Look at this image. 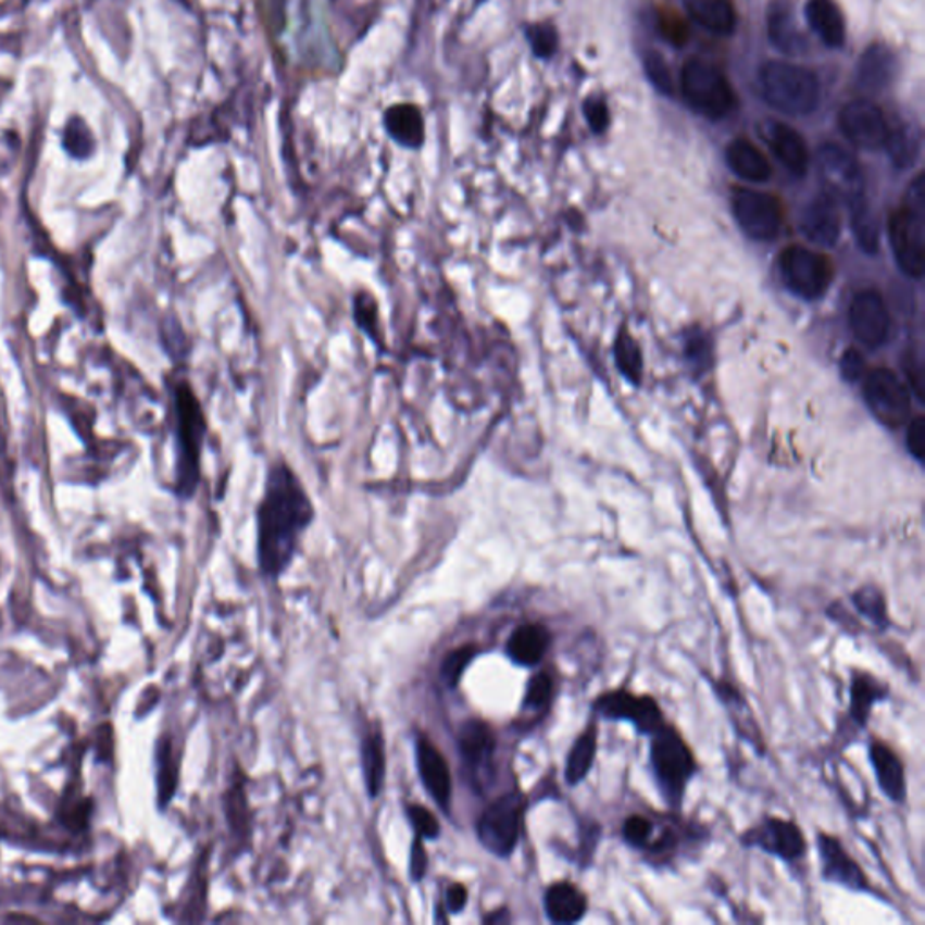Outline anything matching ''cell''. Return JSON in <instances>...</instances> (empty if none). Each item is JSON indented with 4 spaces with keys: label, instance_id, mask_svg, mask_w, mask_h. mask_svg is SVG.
I'll return each instance as SVG.
<instances>
[{
    "label": "cell",
    "instance_id": "50",
    "mask_svg": "<svg viewBox=\"0 0 925 925\" xmlns=\"http://www.w3.org/2000/svg\"><path fill=\"white\" fill-rule=\"evenodd\" d=\"M466 900H468V895H466L465 886H461V884H455L447 891V904H449L450 913H460L465 908Z\"/></svg>",
    "mask_w": 925,
    "mask_h": 925
},
{
    "label": "cell",
    "instance_id": "26",
    "mask_svg": "<svg viewBox=\"0 0 925 925\" xmlns=\"http://www.w3.org/2000/svg\"><path fill=\"white\" fill-rule=\"evenodd\" d=\"M551 632L545 624L528 622L515 627L507 642V654L512 662L523 667H535L545 660L551 648Z\"/></svg>",
    "mask_w": 925,
    "mask_h": 925
},
{
    "label": "cell",
    "instance_id": "12",
    "mask_svg": "<svg viewBox=\"0 0 925 925\" xmlns=\"http://www.w3.org/2000/svg\"><path fill=\"white\" fill-rule=\"evenodd\" d=\"M850 701H848V712L842 717L840 723L839 743L850 745L851 739H855L857 734L864 733L867 728V723L872 720L873 709L878 703H884L891 695L888 682L878 678L877 674L864 668H851Z\"/></svg>",
    "mask_w": 925,
    "mask_h": 925
},
{
    "label": "cell",
    "instance_id": "40",
    "mask_svg": "<svg viewBox=\"0 0 925 925\" xmlns=\"http://www.w3.org/2000/svg\"><path fill=\"white\" fill-rule=\"evenodd\" d=\"M886 149L889 150L895 165L908 166L915 161L916 152H918V139H916L913 130L900 129L897 133L891 130Z\"/></svg>",
    "mask_w": 925,
    "mask_h": 925
},
{
    "label": "cell",
    "instance_id": "17",
    "mask_svg": "<svg viewBox=\"0 0 925 925\" xmlns=\"http://www.w3.org/2000/svg\"><path fill=\"white\" fill-rule=\"evenodd\" d=\"M840 130L859 149L878 150L888 143L889 129L883 109L867 100H855L842 108Z\"/></svg>",
    "mask_w": 925,
    "mask_h": 925
},
{
    "label": "cell",
    "instance_id": "44",
    "mask_svg": "<svg viewBox=\"0 0 925 925\" xmlns=\"http://www.w3.org/2000/svg\"><path fill=\"white\" fill-rule=\"evenodd\" d=\"M840 373L848 382L861 380L866 375V360L857 349H848L840 359Z\"/></svg>",
    "mask_w": 925,
    "mask_h": 925
},
{
    "label": "cell",
    "instance_id": "24",
    "mask_svg": "<svg viewBox=\"0 0 925 925\" xmlns=\"http://www.w3.org/2000/svg\"><path fill=\"white\" fill-rule=\"evenodd\" d=\"M545 913L551 924L572 925L588 915L589 899L572 880H557L545 891Z\"/></svg>",
    "mask_w": 925,
    "mask_h": 925
},
{
    "label": "cell",
    "instance_id": "41",
    "mask_svg": "<svg viewBox=\"0 0 925 925\" xmlns=\"http://www.w3.org/2000/svg\"><path fill=\"white\" fill-rule=\"evenodd\" d=\"M476 654V646H463V648L454 649L452 653L447 654L443 663H441V678H443L445 684L449 687H455L460 684L461 676Z\"/></svg>",
    "mask_w": 925,
    "mask_h": 925
},
{
    "label": "cell",
    "instance_id": "37",
    "mask_svg": "<svg viewBox=\"0 0 925 925\" xmlns=\"http://www.w3.org/2000/svg\"><path fill=\"white\" fill-rule=\"evenodd\" d=\"M654 832V812L632 813L622 821L621 839L629 850L640 851L646 848Z\"/></svg>",
    "mask_w": 925,
    "mask_h": 925
},
{
    "label": "cell",
    "instance_id": "9",
    "mask_svg": "<svg viewBox=\"0 0 925 925\" xmlns=\"http://www.w3.org/2000/svg\"><path fill=\"white\" fill-rule=\"evenodd\" d=\"M526 801L521 792L504 793L483 812L477 823V835L490 853L509 859L520 845Z\"/></svg>",
    "mask_w": 925,
    "mask_h": 925
},
{
    "label": "cell",
    "instance_id": "23",
    "mask_svg": "<svg viewBox=\"0 0 925 925\" xmlns=\"http://www.w3.org/2000/svg\"><path fill=\"white\" fill-rule=\"evenodd\" d=\"M416 763L423 787L427 788L434 801L438 802L445 812H449L452 796L449 765L443 754L425 736L416 741Z\"/></svg>",
    "mask_w": 925,
    "mask_h": 925
},
{
    "label": "cell",
    "instance_id": "33",
    "mask_svg": "<svg viewBox=\"0 0 925 925\" xmlns=\"http://www.w3.org/2000/svg\"><path fill=\"white\" fill-rule=\"evenodd\" d=\"M458 745H460L461 755L465 758L468 765L474 768L490 765L496 739L487 723L466 722L458 733Z\"/></svg>",
    "mask_w": 925,
    "mask_h": 925
},
{
    "label": "cell",
    "instance_id": "43",
    "mask_svg": "<svg viewBox=\"0 0 925 925\" xmlns=\"http://www.w3.org/2000/svg\"><path fill=\"white\" fill-rule=\"evenodd\" d=\"M409 817H411L417 837L422 839L434 840L439 835L438 818L434 817L433 813L425 810L423 807H409Z\"/></svg>",
    "mask_w": 925,
    "mask_h": 925
},
{
    "label": "cell",
    "instance_id": "36",
    "mask_svg": "<svg viewBox=\"0 0 925 925\" xmlns=\"http://www.w3.org/2000/svg\"><path fill=\"white\" fill-rule=\"evenodd\" d=\"M615 359L622 375L633 384H638L642 378V357L638 343L626 329H621L616 337Z\"/></svg>",
    "mask_w": 925,
    "mask_h": 925
},
{
    "label": "cell",
    "instance_id": "47",
    "mask_svg": "<svg viewBox=\"0 0 925 925\" xmlns=\"http://www.w3.org/2000/svg\"><path fill=\"white\" fill-rule=\"evenodd\" d=\"M646 65H648L649 78L653 80L654 86L662 91L671 92V76H668L667 65L663 64L662 57L649 54Z\"/></svg>",
    "mask_w": 925,
    "mask_h": 925
},
{
    "label": "cell",
    "instance_id": "27",
    "mask_svg": "<svg viewBox=\"0 0 925 925\" xmlns=\"http://www.w3.org/2000/svg\"><path fill=\"white\" fill-rule=\"evenodd\" d=\"M765 136L771 149L774 150V154L777 155V160L782 161L788 171L796 176L807 174L810 154H808L807 143H804L801 134L793 130L790 125L772 122Z\"/></svg>",
    "mask_w": 925,
    "mask_h": 925
},
{
    "label": "cell",
    "instance_id": "25",
    "mask_svg": "<svg viewBox=\"0 0 925 925\" xmlns=\"http://www.w3.org/2000/svg\"><path fill=\"white\" fill-rule=\"evenodd\" d=\"M599 717L593 714L567 752L566 765H564V779H566L567 787L583 785L593 771L597 752H599Z\"/></svg>",
    "mask_w": 925,
    "mask_h": 925
},
{
    "label": "cell",
    "instance_id": "31",
    "mask_svg": "<svg viewBox=\"0 0 925 925\" xmlns=\"http://www.w3.org/2000/svg\"><path fill=\"white\" fill-rule=\"evenodd\" d=\"M807 21L829 48H840L845 43V18L834 0H808Z\"/></svg>",
    "mask_w": 925,
    "mask_h": 925
},
{
    "label": "cell",
    "instance_id": "38",
    "mask_svg": "<svg viewBox=\"0 0 925 925\" xmlns=\"http://www.w3.org/2000/svg\"><path fill=\"white\" fill-rule=\"evenodd\" d=\"M553 696H555V678L548 671H540L529 678L523 709L532 712L546 711L550 709Z\"/></svg>",
    "mask_w": 925,
    "mask_h": 925
},
{
    "label": "cell",
    "instance_id": "5",
    "mask_svg": "<svg viewBox=\"0 0 925 925\" xmlns=\"http://www.w3.org/2000/svg\"><path fill=\"white\" fill-rule=\"evenodd\" d=\"M711 832L703 824L682 817V812H654V832L638 855L653 867H671L700 851Z\"/></svg>",
    "mask_w": 925,
    "mask_h": 925
},
{
    "label": "cell",
    "instance_id": "34",
    "mask_svg": "<svg viewBox=\"0 0 925 925\" xmlns=\"http://www.w3.org/2000/svg\"><path fill=\"white\" fill-rule=\"evenodd\" d=\"M850 600L857 613L866 618L873 627H877L878 632H888L889 627L893 626L889 616L888 599L877 584H862L861 588L850 595Z\"/></svg>",
    "mask_w": 925,
    "mask_h": 925
},
{
    "label": "cell",
    "instance_id": "4",
    "mask_svg": "<svg viewBox=\"0 0 925 925\" xmlns=\"http://www.w3.org/2000/svg\"><path fill=\"white\" fill-rule=\"evenodd\" d=\"M760 78L766 102L779 113L804 116L818 105L817 76L802 65L774 60L763 65Z\"/></svg>",
    "mask_w": 925,
    "mask_h": 925
},
{
    "label": "cell",
    "instance_id": "21",
    "mask_svg": "<svg viewBox=\"0 0 925 925\" xmlns=\"http://www.w3.org/2000/svg\"><path fill=\"white\" fill-rule=\"evenodd\" d=\"M382 124L387 136L401 149L420 150L427 141L425 116L414 102L392 103L384 111Z\"/></svg>",
    "mask_w": 925,
    "mask_h": 925
},
{
    "label": "cell",
    "instance_id": "35",
    "mask_svg": "<svg viewBox=\"0 0 925 925\" xmlns=\"http://www.w3.org/2000/svg\"><path fill=\"white\" fill-rule=\"evenodd\" d=\"M362 766H364L365 785L371 797H378L382 782L386 777V754H384V738L382 734L370 733L362 745Z\"/></svg>",
    "mask_w": 925,
    "mask_h": 925
},
{
    "label": "cell",
    "instance_id": "15",
    "mask_svg": "<svg viewBox=\"0 0 925 925\" xmlns=\"http://www.w3.org/2000/svg\"><path fill=\"white\" fill-rule=\"evenodd\" d=\"M815 848L824 883L835 884L855 893H875L864 867L846 850L845 842L839 837L818 829L815 835Z\"/></svg>",
    "mask_w": 925,
    "mask_h": 925
},
{
    "label": "cell",
    "instance_id": "6",
    "mask_svg": "<svg viewBox=\"0 0 925 925\" xmlns=\"http://www.w3.org/2000/svg\"><path fill=\"white\" fill-rule=\"evenodd\" d=\"M682 92L696 113L709 120H722L736 108V95L717 65L692 59L682 73Z\"/></svg>",
    "mask_w": 925,
    "mask_h": 925
},
{
    "label": "cell",
    "instance_id": "22",
    "mask_svg": "<svg viewBox=\"0 0 925 925\" xmlns=\"http://www.w3.org/2000/svg\"><path fill=\"white\" fill-rule=\"evenodd\" d=\"M711 685L717 700L725 707L736 733L747 739V743L752 745L758 754L765 755V738L761 734L760 725L755 723L754 712L750 709L747 698L736 689V685L728 684L727 679H711Z\"/></svg>",
    "mask_w": 925,
    "mask_h": 925
},
{
    "label": "cell",
    "instance_id": "29",
    "mask_svg": "<svg viewBox=\"0 0 925 925\" xmlns=\"http://www.w3.org/2000/svg\"><path fill=\"white\" fill-rule=\"evenodd\" d=\"M897 73L895 54L886 46H872L862 54L857 84L867 92H880L891 84Z\"/></svg>",
    "mask_w": 925,
    "mask_h": 925
},
{
    "label": "cell",
    "instance_id": "51",
    "mask_svg": "<svg viewBox=\"0 0 925 925\" xmlns=\"http://www.w3.org/2000/svg\"><path fill=\"white\" fill-rule=\"evenodd\" d=\"M485 922H490V924H492V922L493 924H496V922H510L509 911H496L493 915L487 916Z\"/></svg>",
    "mask_w": 925,
    "mask_h": 925
},
{
    "label": "cell",
    "instance_id": "14",
    "mask_svg": "<svg viewBox=\"0 0 925 925\" xmlns=\"http://www.w3.org/2000/svg\"><path fill=\"white\" fill-rule=\"evenodd\" d=\"M734 217L739 228L754 241H774L783 228L782 201L772 193L738 188L733 196Z\"/></svg>",
    "mask_w": 925,
    "mask_h": 925
},
{
    "label": "cell",
    "instance_id": "42",
    "mask_svg": "<svg viewBox=\"0 0 925 925\" xmlns=\"http://www.w3.org/2000/svg\"><path fill=\"white\" fill-rule=\"evenodd\" d=\"M160 801L161 807H165L166 802L171 801L172 793L176 790L177 771L172 760L171 741L163 743L160 754Z\"/></svg>",
    "mask_w": 925,
    "mask_h": 925
},
{
    "label": "cell",
    "instance_id": "52",
    "mask_svg": "<svg viewBox=\"0 0 925 925\" xmlns=\"http://www.w3.org/2000/svg\"><path fill=\"white\" fill-rule=\"evenodd\" d=\"M483 2H487V0H474V4L482 5Z\"/></svg>",
    "mask_w": 925,
    "mask_h": 925
},
{
    "label": "cell",
    "instance_id": "3",
    "mask_svg": "<svg viewBox=\"0 0 925 925\" xmlns=\"http://www.w3.org/2000/svg\"><path fill=\"white\" fill-rule=\"evenodd\" d=\"M889 242L900 270L910 277H922L925 266V176L911 183L904 201L889 220Z\"/></svg>",
    "mask_w": 925,
    "mask_h": 925
},
{
    "label": "cell",
    "instance_id": "11",
    "mask_svg": "<svg viewBox=\"0 0 925 925\" xmlns=\"http://www.w3.org/2000/svg\"><path fill=\"white\" fill-rule=\"evenodd\" d=\"M177 434H179V488L190 496L199 477V452L204 436V417L190 387L176 391Z\"/></svg>",
    "mask_w": 925,
    "mask_h": 925
},
{
    "label": "cell",
    "instance_id": "13",
    "mask_svg": "<svg viewBox=\"0 0 925 925\" xmlns=\"http://www.w3.org/2000/svg\"><path fill=\"white\" fill-rule=\"evenodd\" d=\"M817 168L826 192L834 196L837 201L842 199L850 209L866 201L864 198L866 183L862 176L861 165L840 145L828 143L821 147Z\"/></svg>",
    "mask_w": 925,
    "mask_h": 925
},
{
    "label": "cell",
    "instance_id": "19",
    "mask_svg": "<svg viewBox=\"0 0 925 925\" xmlns=\"http://www.w3.org/2000/svg\"><path fill=\"white\" fill-rule=\"evenodd\" d=\"M867 760L877 779L878 790L893 804H904L910 790L905 763L899 752L886 739L873 736L867 743Z\"/></svg>",
    "mask_w": 925,
    "mask_h": 925
},
{
    "label": "cell",
    "instance_id": "10",
    "mask_svg": "<svg viewBox=\"0 0 925 925\" xmlns=\"http://www.w3.org/2000/svg\"><path fill=\"white\" fill-rule=\"evenodd\" d=\"M779 272L783 283L792 293L801 299L815 300L828 291L834 278V264L824 253L792 245L783 250Z\"/></svg>",
    "mask_w": 925,
    "mask_h": 925
},
{
    "label": "cell",
    "instance_id": "8",
    "mask_svg": "<svg viewBox=\"0 0 925 925\" xmlns=\"http://www.w3.org/2000/svg\"><path fill=\"white\" fill-rule=\"evenodd\" d=\"M739 845L747 850H760L776 857L788 866H796L808 855L807 835L793 818L763 815L758 823L741 832Z\"/></svg>",
    "mask_w": 925,
    "mask_h": 925
},
{
    "label": "cell",
    "instance_id": "7",
    "mask_svg": "<svg viewBox=\"0 0 925 925\" xmlns=\"http://www.w3.org/2000/svg\"><path fill=\"white\" fill-rule=\"evenodd\" d=\"M591 714L605 722L629 723L638 736L649 738L657 733L667 716L659 700L651 695H638L627 687L604 690L591 701Z\"/></svg>",
    "mask_w": 925,
    "mask_h": 925
},
{
    "label": "cell",
    "instance_id": "2",
    "mask_svg": "<svg viewBox=\"0 0 925 925\" xmlns=\"http://www.w3.org/2000/svg\"><path fill=\"white\" fill-rule=\"evenodd\" d=\"M648 739L649 766L654 787L668 810L682 812L690 783L695 782L700 772L695 750L682 730L671 722L663 723Z\"/></svg>",
    "mask_w": 925,
    "mask_h": 925
},
{
    "label": "cell",
    "instance_id": "45",
    "mask_svg": "<svg viewBox=\"0 0 925 925\" xmlns=\"http://www.w3.org/2000/svg\"><path fill=\"white\" fill-rule=\"evenodd\" d=\"M584 114H586L589 127L595 133H602L608 127V124H610L608 108H605V103L602 100H597V98H589L588 102L584 103Z\"/></svg>",
    "mask_w": 925,
    "mask_h": 925
},
{
    "label": "cell",
    "instance_id": "1",
    "mask_svg": "<svg viewBox=\"0 0 925 925\" xmlns=\"http://www.w3.org/2000/svg\"><path fill=\"white\" fill-rule=\"evenodd\" d=\"M313 515L310 496L291 466L284 460L272 463L258 510V559L266 577L286 572Z\"/></svg>",
    "mask_w": 925,
    "mask_h": 925
},
{
    "label": "cell",
    "instance_id": "20",
    "mask_svg": "<svg viewBox=\"0 0 925 925\" xmlns=\"http://www.w3.org/2000/svg\"><path fill=\"white\" fill-rule=\"evenodd\" d=\"M842 230L839 201L828 192L818 193L802 212L801 232L817 247H834Z\"/></svg>",
    "mask_w": 925,
    "mask_h": 925
},
{
    "label": "cell",
    "instance_id": "39",
    "mask_svg": "<svg viewBox=\"0 0 925 925\" xmlns=\"http://www.w3.org/2000/svg\"><path fill=\"white\" fill-rule=\"evenodd\" d=\"M525 37L528 40L532 53L540 60H548L555 54L559 46L555 27L546 22H537L525 27Z\"/></svg>",
    "mask_w": 925,
    "mask_h": 925
},
{
    "label": "cell",
    "instance_id": "32",
    "mask_svg": "<svg viewBox=\"0 0 925 925\" xmlns=\"http://www.w3.org/2000/svg\"><path fill=\"white\" fill-rule=\"evenodd\" d=\"M690 18L716 35H728L736 27V10L730 0H685Z\"/></svg>",
    "mask_w": 925,
    "mask_h": 925
},
{
    "label": "cell",
    "instance_id": "28",
    "mask_svg": "<svg viewBox=\"0 0 925 925\" xmlns=\"http://www.w3.org/2000/svg\"><path fill=\"white\" fill-rule=\"evenodd\" d=\"M768 37L785 54H799L807 49V38L797 26L792 5L787 0H776L768 10Z\"/></svg>",
    "mask_w": 925,
    "mask_h": 925
},
{
    "label": "cell",
    "instance_id": "49",
    "mask_svg": "<svg viewBox=\"0 0 925 925\" xmlns=\"http://www.w3.org/2000/svg\"><path fill=\"white\" fill-rule=\"evenodd\" d=\"M425 870H427V855L423 851L422 837H417L416 835V840H414V846H412L411 877L414 880H422Z\"/></svg>",
    "mask_w": 925,
    "mask_h": 925
},
{
    "label": "cell",
    "instance_id": "30",
    "mask_svg": "<svg viewBox=\"0 0 925 925\" xmlns=\"http://www.w3.org/2000/svg\"><path fill=\"white\" fill-rule=\"evenodd\" d=\"M727 163L730 171L745 182L763 183L771 177V163L749 139H734L727 147Z\"/></svg>",
    "mask_w": 925,
    "mask_h": 925
},
{
    "label": "cell",
    "instance_id": "48",
    "mask_svg": "<svg viewBox=\"0 0 925 925\" xmlns=\"http://www.w3.org/2000/svg\"><path fill=\"white\" fill-rule=\"evenodd\" d=\"M709 343L701 333L692 332V337L687 338V357L695 367H705L709 360Z\"/></svg>",
    "mask_w": 925,
    "mask_h": 925
},
{
    "label": "cell",
    "instance_id": "16",
    "mask_svg": "<svg viewBox=\"0 0 925 925\" xmlns=\"http://www.w3.org/2000/svg\"><path fill=\"white\" fill-rule=\"evenodd\" d=\"M862 392L870 411L888 427H902L910 422L911 397L893 371L878 367L867 373Z\"/></svg>",
    "mask_w": 925,
    "mask_h": 925
},
{
    "label": "cell",
    "instance_id": "18",
    "mask_svg": "<svg viewBox=\"0 0 925 925\" xmlns=\"http://www.w3.org/2000/svg\"><path fill=\"white\" fill-rule=\"evenodd\" d=\"M850 326L857 340L867 349H877L889 337L888 305L875 289H862L850 304Z\"/></svg>",
    "mask_w": 925,
    "mask_h": 925
},
{
    "label": "cell",
    "instance_id": "46",
    "mask_svg": "<svg viewBox=\"0 0 925 925\" xmlns=\"http://www.w3.org/2000/svg\"><path fill=\"white\" fill-rule=\"evenodd\" d=\"M908 449L915 460L924 461L925 458V420L915 417L908 428Z\"/></svg>",
    "mask_w": 925,
    "mask_h": 925
}]
</instances>
